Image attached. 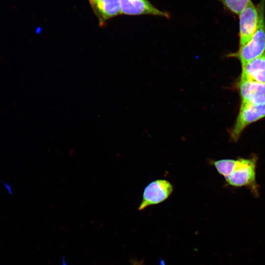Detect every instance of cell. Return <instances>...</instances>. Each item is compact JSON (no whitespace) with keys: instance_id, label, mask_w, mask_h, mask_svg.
Returning <instances> with one entry per match:
<instances>
[{"instance_id":"9c48e42d","label":"cell","mask_w":265,"mask_h":265,"mask_svg":"<svg viewBox=\"0 0 265 265\" xmlns=\"http://www.w3.org/2000/svg\"><path fill=\"white\" fill-rule=\"evenodd\" d=\"M240 80L265 83V52L260 56L241 65Z\"/></svg>"},{"instance_id":"7a4b0ae2","label":"cell","mask_w":265,"mask_h":265,"mask_svg":"<svg viewBox=\"0 0 265 265\" xmlns=\"http://www.w3.org/2000/svg\"><path fill=\"white\" fill-rule=\"evenodd\" d=\"M257 7L259 19L255 33L247 43L239 47L238 52L233 55L240 61L241 65L265 52V0H260Z\"/></svg>"},{"instance_id":"6da1fadb","label":"cell","mask_w":265,"mask_h":265,"mask_svg":"<svg viewBox=\"0 0 265 265\" xmlns=\"http://www.w3.org/2000/svg\"><path fill=\"white\" fill-rule=\"evenodd\" d=\"M257 155L248 158L236 159L234 169L225 182L227 186L234 187H245L255 197L259 196V186L256 182Z\"/></svg>"},{"instance_id":"52a82bcc","label":"cell","mask_w":265,"mask_h":265,"mask_svg":"<svg viewBox=\"0 0 265 265\" xmlns=\"http://www.w3.org/2000/svg\"><path fill=\"white\" fill-rule=\"evenodd\" d=\"M100 26L110 19L121 14L120 0H88Z\"/></svg>"},{"instance_id":"ba28073f","label":"cell","mask_w":265,"mask_h":265,"mask_svg":"<svg viewBox=\"0 0 265 265\" xmlns=\"http://www.w3.org/2000/svg\"><path fill=\"white\" fill-rule=\"evenodd\" d=\"M121 14L128 15H153L169 17L148 0H120Z\"/></svg>"},{"instance_id":"277c9868","label":"cell","mask_w":265,"mask_h":265,"mask_svg":"<svg viewBox=\"0 0 265 265\" xmlns=\"http://www.w3.org/2000/svg\"><path fill=\"white\" fill-rule=\"evenodd\" d=\"M173 191L172 185L166 180L158 179L150 182L144 189L138 210L163 202L169 198Z\"/></svg>"},{"instance_id":"8fae6325","label":"cell","mask_w":265,"mask_h":265,"mask_svg":"<svg viewBox=\"0 0 265 265\" xmlns=\"http://www.w3.org/2000/svg\"><path fill=\"white\" fill-rule=\"evenodd\" d=\"M228 10L239 15L250 0H219Z\"/></svg>"},{"instance_id":"3957f363","label":"cell","mask_w":265,"mask_h":265,"mask_svg":"<svg viewBox=\"0 0 265 265\" xmlns=\"http://www.w3.org/2000/svg\"><path fill=\"white\" fill-rule=\"evenodd\" d=\"M265 118V105H255L241 103L233 126L229 131L230 141L237 142L244 129L249 125Z\"/></svg>"},{"instance_id":"5b68a950","label":"cell","mask_w":265,"mask_h":265,"mask_svg":"<svg viewBox=\"0 0 265 265\" xmlns=\"http://www.w3.org/2000/svg\"><path fill=\"white\" fill-rule=\"evenodd\" d=\"M238 15L240 47L251 39L256 30L259 19L257 7L250 0Z\"/></svg>"},{"instance_id":"30bf717a","label":"cell","mask_w":265,"mask_h":265,"mask_svg":"<svg viewBox=\"0 0 265 265\" xmlns=\"http://www.w3.org/2000/svg\"><path fill=\"white\" fill-rule=\"evenodd\" d=\"M236 161V159H228L216 160L210 159L209 162L213 166L217 172L226 179L233 171Z\"/></svg>"},{"instance_id":"4fadbf2b","label":"cell","mask_w":265,"mask_h":265,"mask_svg":"<svg viewBox=\"0 0 265 265\" xmlns=\"http://www.w3.org/2000/svg\"><path fill=\"white\" fill-rule=\"evenodd\" d=\"M136 265V264H135V265Z\"/></svg>"},{"instance_id":"7c38bea8","label":"cell","mask_w":265,"mask_h":265,"mask_svg":"<svg viewBox=\"0 0 265 265\" xmlns=\"http://www.w3.org/2000/svg\"><path fill=\"white\" fill-rule=\"evenodd\" d=\"M3 184L5 186V188L6 189V190L8 191V192L10 193V194H12V188L11 187L9 186V184H8L7 183H3Z\"/></svg>"},{"instance_id":"8992f818","label":"cell","mask_w":265,"mask_h":265,"mask_svg":"<svg viewBox=\"0 0 265 265\" xmlns=\"http://www.w3.org/2000/svg\"><path fill=\"white\" fill-rule=\"evenodd\" d=\"M238 88L241 103L255 105H265V83L240 80Z\"/></svg>"}]
</instances>
